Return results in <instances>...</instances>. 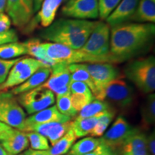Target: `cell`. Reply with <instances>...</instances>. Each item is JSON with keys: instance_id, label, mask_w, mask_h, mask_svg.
Returning <instances> with one entry per match:
<instances>
[{"instance_id": "obj_1", "label": "cell", "mask_w": 155, "mask_h": 155, "mask_svg": "<svg viewBox=\"0 0 155 155\" xmlns=\"http://www.w3.org/2000/svg\"><path fill=\"white\" fill-rule=\"evenodd\" d=\"M154 23L126 22L110 30V54L116 63L128 61L145 53L152 46Z\"/></svg>"}, {"instance_id": "obj_2", "label": "cell", "mask_w": 155, "mask_h": 155, "mask_svg": "<svg viewBox=\"0 0 155 155\" xmlns=\"http://www.w3.org/2000/svg\"><path fill=\"white\" fill-rule=\"evenodd\" d=\"M98 22L62 18L55 21L40 33L42 39L79 50L86 43Z\"/></svg>"}, {"instance_id": "obj_3", "label": "cell", "mask_w": 155, "mask_h": 155, "mask_svg": "<svg viewBox=\"0 0 155 155\" xmlns=\"http://www.w3.org/2000/svg\"><path fill=\"white\" fill-rule=\"evenodd\" d=\"M126 77L144 94L155 90V58L153 55L134 60L126 66Z\"/></svg>"}, {"instance_id": "obj_4", "label": "cell", "mask_w": 155, "mask_h": 155, "mask_svg": "<svg viewBox=\"0 0 155 155\" xmlns=\"http://www.w3.org/2000/svg\"><path fill=\"white\" fill-rule=\"evenodd\" d=\"M48 57L55 63H63L67 65L75 63H108L105 58L91 55L80 50H74L55 42H42Z\"/></svg>"}, {"instance_id": "obj_5", "label": "cell", "mask_w": 155, "mask_h": 155, "mask_svg": "<svg viewBox=\"0 0 155 155\" xmlns=\"http://www.w3.org/2000/svg\"><path fill=\"white\" fill-rule=\"evenodd\" d=\"M110 30L107 23L98 22L86 43L79 50L91 55L105 58L110 63H116L110 54Z\"/></svg>"}, {"instance_id": "obj_6", "label": "cell", "mask_w": 155, "mask_h": 155, "mask_svg": "<svg viewBox=\"0 0 155 155\" xmlns=\"http://www.w3.org/2000/svg\"><path fill=\"white\" fill-rule=\"evenodd\" d=\"M26 114L15 95L9 91L0 92V122L23 131Z\"/></svg>"}, {"instance_id": "obj_7", "label": "cell", "mask_w": 155, "mask_h": 155, "mask_svg": "<svg viewBox=\"0 0 155 155\" xmlns=\"http://www.w3.org/2000/svg\"><path fill=\"white\" fill-rule=\"evenodd\" d=\"M88 71L94 83L96 94L95 98L104 101V91L110 82L121 77L119 70L113 64L108 63H82Z\"/></svg>"}, {"instance_id": "obj_8", "label": "cell", "mask_w": 155, "mask_h": 155, "mask_svg": "<svg viewBox=\"0 0 155 155\" xmlns=\"http://www.w3.org/2000/svg\"><path fill=\"white\" fill-rule=\"evenodd\" d=\"M44 65L33 58H21L15 63L5 82L0 86V92L18 86L27 81L40 68Z\"/></svg>"}, {"instance_id": "obj_9", "label": "cell", "mask_w": 155, "mask_h": 155, "mask_svg": "<svg viewBox=\"0 0 155 155\" xmlns=\"http://www.w3.org/2000/svg\"><path fill=\"white\" fill-rule=\"evenodd\" d=\"M17 98L30 115L53 106L55 101L53 93L42 86L19 94Z\"/></svg>"}, {"instance_id": "obj_10", "label": "cell", "mask_w": 155, "mask_h": 155, "mask_svg": "<svg viewBox=\"0 0 155 155\" xmlns=\"http://www.w3.org/2000/svg\"><path fill=\"white\" fill-rule=\"evenodd\" d=\"M134 97L132 87L120 78L110 82L104 91V100L106 99L122 109L130 107L134 101Z\"/></svg>"}, {"instance_id": "obj_11", "label": "cell", "mask_w": 155, "mask_h": 155, "mask_svg": "<svg viewBox=\"0 0 155 155\" xmlns=\"http://www.w3.org/2000/svg\"><path fill=\"white\" fill-rule=\"evenodd\" d=\"M50 76L41 86L49 89L56 96L71 94V78L68 65L58 63L50 68Z\"/></svg>"}, {"instance_id": "obj_12", "label": "cell", "mask_w": 155, "mask_h": 155, "mask_svg": "<svg viewBox=\"0 0 155 155\" xmlns=\"http://www.w3.org/2000/svg\"><path fill=\"white\" fill-rule=\"evenodd\" d=\"M61 12L71 19H95L98 17V0H69L63 7Z\"/></svg>"}, {"instance_id": "obj_13", "label": "cell", "mask_w": 155, "mask_h": 155, "mask_svg": "<svg viewBox=\"0 0 155 155\" xmlns=\"http://www.w3.org/2000/svg\"><path fill=\"white\" fill-rule=\"evenodd\" d=\"M34 0H7L5 11L11 22L17 28H25L33 15Z\"/></svg>"}, {"instance_id": "obj_14", "label": "cell", "mask_w": 155, "mask_h": 155, "mask_svg": "<svg viewBox=\"0 0 155 155\" xmlns=\"http://www.w3.org/2000/svg\"><path fill=\"white\" fill-rule=\"evenodd\" d=\"M135 129L136 128L131 127L123 116H120L115 120L111 128L101 139L108 146L116 149L121 147Z\"/></svg>"}, {"instance_id": "obj_15", "label": "cell", "mask_w": 155, "mask_h": 155, "mask_svg": "<svg viewBox=\"0 0 155 155\" xmlns=\"http://www.w3.org/2000/svg\"><path fill=\"white\" fill-rule=\"evenodd\" d=\"M73 121L71 120L65 122H53V123L41 124L30 126L25 128L23 132L34 131L40 134L48 139L52 146L72 129Z\"/></svg>"}, {"instance_id": "obj_16", "label": "cell", "mask_w": 155, "mask_h": 155, "mask_svg": "<svg viewBox=\"0 0 155 155\" xmlns=\"http://www.w3.org/2000/svg\"><path fill=\"white\" fill-rule=\"evenodd\" d=\"M0 144L10 155H17L29 146V140L25 133L11 128L0 137Z\"/></svg>"}, {"instance_id": "obj_17", "label": "cell", "mask_w": 155, "mask_h": 155, "mask_svg": "<svg viewBox=\"0 0 155 155\" xmlns=\"http://www.w3.org/2000/svg\"><path fill=\"white\" fill-rule=\"evenodd\" d=\"M70 120H71V118L62 114L58 111L56 106H51L45 109L31 114L29 117L26 118L23 131L25 128L30 126L53 122H65Z\"/></svg>"}, {"instance_id": "obj_18", "label": "cell", "mask_w": 155, "mask_h": 155, "mask_svg": "<svg viewBox=\"0 0 155 155\" xmlns=\"http://www.w3.org/2000/svg\"><path fill=\"white\" fill-rule=\"evenodd\" d=\"M139 0H121L115 9L106 19L110 28L129 22L134 13Z\"/></svg>"}, {"instance_id": "obj_19", "label": "cell", "mask_w": 155, "mask_h": 155, "mask_svg": "<svg viewBox=\"0 0 155 155\" xmlns=\"http://www.w3.org/2000/svg\"><path fill=\"white\" fill-rule=\"evenodd\" d=\"M121 148L122 155H149L147 136L138 129H135Z\"/></svg>"}, {"instance_id": "obj_20", "label": "cell", "mask_w": 155, "mask_h": 155, "mask_svg": "<svg viewBox=\"0 0 155 155\" xmlns=\"http://www.w3.org/2000/svg\"><path fill=\"white\" fill-rule=\"evenodd\" d=\"M50 68L45 66L40 68L28 80L19 86L13 88L10 92L14 95H19L41 86L50 76Z\"/></svg>"}, {"instance_id": "obj_21", "label": "cell", "mask_w": 155, "mask_h": 155, "mask_svg": "<svg viewBox=\"0 0 155 155\" xmlns=\"http://www.w3.org/2000/svg\"><path fill=\"white\" fill-rule=\"evenodd\" d=\"M63 0H43L36 16L37 22H40L44 28L54 22L57 12Z\"/></svg>"}, {"instance_id": "obj_22", "label": "cell", "mask_w": 155, "mask_h": 155, "mask_svg": "<svg viewBox=\"0 0 155 155\" xmlns=\"http://www.w3.org/2000/svg\"><path fill=\"white\" fill-rule=\"evenodd\" d=\"M130 22L137 23L155 22V2L152 0H139Z\"/></svg>"}, {"instance_id": "obj_23", "label": "cell", "mask_w": 155, "mask_h": 155, "mask_svg": "<svg viewBox=\"0 0 155 155\" xmlns=\"http://www.w3.org/2000/svg\"><path fill=\"white\" fill-rule=\"evenodd\" d=\"M28 50V55L40 61L45 67L51 68L57 63L48 57L42 42L38 39H31L25 42Z\"/></svg>"}, {"instance_id": "obj_24", "label": "cell", "mask_w": 155, "mask_h": 155, "mask_svg": "<svg viewBox=\"0 0 155 155\" xmlns=\"http://www.w3.org/2000/svg\"><path fill=\"white\" fill-rule=\"evenodd\" d=\"M28 54L25 42H12L0 45V58L4 60H12Z\"/></svg>"}, {"instance_id": "obj_25", "label": "cell", "mask_w": 155, "mask_h": 155, "mask_svg": "<svg viewBox=\"0 0 155 155\" xmlns=\"http://www.w3.org/2000/svg\"><path fill=\"white\" fill-rule=\"evenodd\" d=\"M111 106L105 101L94 100L90 104H87L79 111L78 115L75 119H85V118L94 117L106 111L111 109Z\"/></svg>"}, {"instance_id": "obj_26", "label": "cell", "mask_w": 155, "mask_h": 155, "mask_svg": "<svg viewBox=\"0 0 155 155\" xmlns=\"http://www.w3.org/2000/svg\"><path fill=\"white\" fill-rule=\"evenodd\" d=\"M104 113L94 116V117L75 119L74 121H73L72 129L76 138H81L85 136L90 134L91 131L98 123L100 116Z\"/></svg>"}, {"instance_id": "obj_27", "label": "cell", "mask_w": 155, "mask_h": 155, "mask_svg": "<svg viewBox=\"0 0 155 155\" xmlns=\"http://www.w3.org/2000/svg\"><path fill=\"white\" fill-rule=\"evenodd\" d=\"M68 69L71 73V81H80L84 83L91 89L94 96L96 94L94 83L88 71L84 68L82 63H75L68 65Z\"/></svg>"}, {"instance_id": "obj_28", "label": "cell", "mask_w": 155, "mask_h": 155, "mask_svg": "<svg viewBox=\"0 0 155 155\" xmlns=\"http://www.w3.org/2000/svg\"><path fill=\"white\" fill-rule=\"evenodd\" d=\"M76 139L73 129H71L55 144L53 145L51 148L48 150V152L50 155L65 154L71 150Z\"/></svg>"}, {"instance_id": "obj_29", "label": "cell", "mask_w": 155, "mask_h": 155, "mask_svg": "<svg viewBox=\"0 0 155 155\" xmlns=\"http://www.w3.org/2000/svg\"><path fill=\"white\" fill-rule=\"evenodd\" d=\"M102 142L101 138L93 137L83 138L74 143L69 151L68 155H83L94 150Z\"/></svg>"}, {"instance_id": "obj_30", "label": "cell", "mask_w": 155, "mask_h": 155, "mask_svg": "<svg viewBox=\"0 0 155 155\" xmlns=\"http://www.w3.org/2000/svg\"><path fill=\"white\" fill-rule=\"evenodd\" d=\"M115 114L116 112L114 108L104 112L100 116L98 123L91 131L90 135L93 137H101L102 135H104V132L113 120Z\"/></svg>"}, {"instance_id": "obj_31", "label": "cell", "mask_w": 155, "mask_h": 155, "mask_svg": "<svg viewBox=\"0 0 155 155\" xmlns=\"http://www.w3.org/2000/svg\"><path fill=\"white\" fill-rule=\"evenodd\" d=\"M141 118L145 126L153 125L155 122V95L150 94L141 109Z\"/></svg>"}, {"instance_id": "obj_32", "label": "cell", "mask_w": 155, "mask_h": 155, "mask_svg": "<svg viewBox=\"0 0 155 155\" xmlns=\"http://www.w3.org/2000/svg\"><path fill=\"white\" fill-rule=\"evenodd\" d=\"M56 107L62 114L70 118L77 116L78 111L73 107L71 101V94L56 96Z\"/></svg>"}, {"instance_id": "obj_33", "label": "cell", "mask_w": 155, "mask_h": 155, "mask_svg": "<svg viewBox=\"0 0 155 155\" xmlns=\"http://www.w3.org/2000/svg\"><path fill=\"white\" fill-rule=\"evenodd\" d=\"M29 140L31 149L35 150H48L50 148L48 139L40 134L29 131L25 132Z\"/></svg>"}, {"instance_id": "obj_34", "label": "cell", "mask_w": 155, "mask_h": 155, "mask_svg": "<svg viewBox=\"0 0 155 155\" xmlns=\"http://www.w3.org/2000/svg\"><path fill=\"white\" fill-rule=\"evenodd\" d=\"M121 0H98V17L102 20L109 16Z\"/></svg>"}, {"instance_id": "obj_35", "label": "cell", "mask_w": 155, "mask_h": 155, "mask_svg": "<svg viewBox=\"0 0 155 155\" xmlns=\"http://www.w3.org/2000/svg\"><path fill=\"white\" fill-rule=\"evenodd\" d=\"M95 100L94 96H88L85 94L71 93V101L73 107L75 111L79 112L87 104Z\"/></svg>"}, {"instance_id": "obj_36", "label": "cell", "mask_w": 155, "mask_h": 155, "mask_svg": "<svg viewBox=\"0 0 155 155\" xmlns=\"http://www.w3.org/2000/svg\"><path fill=\"white\" fill-rule=\"evenodd\" d=\"M21 58H15L12 60H4L0 58V86L5 82L7 75L15 63L20 59Z\"/></svg>"}, {"instance_id": "obj_37", "label": "cell", "mask_w": 155, "mask_h": 155, "mask_svg": "<svg viewBox=\"0 0 155 155\" xmlns=\"http://www.w3.org/2000/svg\"><path fill=\"white\" fill-rule=\"evenodd\" d=\"M70 91L71 93H76V94H85L88 96H94L88 86L84 83L80 81H71L70 84Z\"/></svg>"}, {"instance_id": "obj_38", "label": "cell", "mask_w": 155, "mask_h": 155, "mask_svg": "<svg viewBox=\"0 0 155 155\" xmlns=\"http://www.w3.org/2000/svg\"><path fill=\"white\" fill-rule=\"evenodd\" d=\"M18 41V35L14 30H9L5 32H0V45L8 42Z\"/></svg>"}, {"instance_id": "obj_39", "label": "cell", "mask_w": 155, "mask_h": 155, "mask_svg": "<svg viewBox=\"0 0 155 155\" xmlns=\"http://www.w3.org/2000/svg\"><path fill=\"white\" fill-rule=\"evenodd\" d=\"M11 19L7 15L0 13V32H5L10 30Z\"/></svg>"}, {"instance_id": "obj_40", "label": "cell", "mask_w": 155, "mask_h": 155, "mask_svg": "<svg viewBox=\"0 0 155 155\" xmlns=\"http://www.w3.org/2000/svg\"><path fill=\"white\" fill-rule=\"evenodd\" d=\"M147 150L149 155H155V133L150 134L147 137Z\"/></svg>"}, {"instance_id": "obj_41", "label": "cell", "mask_w": 155, "mask_h": 155, "mask_svg": "<svg viewBox=\"0 0 155 155\" xmlns=\"http://www.w3.org/2000/svg\"><path fill=\"white\" fill-rule=\"evenodd\" d=\"M107 146L108 145L106 144L104 142V141L102 140V142L101 143V144L98 145V146L94 150H93L91 152L83 155H101L103 154V152L105 151Z\"/></svg>"}, {"instance_id": "obj_42", "label": "cell", "mask_w": 155, "mask_h": 155, "mask_svg": "<svg viewBox=\"0 0 155 155\" xmlns=\"http://www.w3.org/2000/svg\"><path fill=\"white\" fill-rule=\"evenodd\" d=\"M19 155H50L48 150H35L30 149Z\"/></svg>"}, {"instance_id": "obj_43", "label": "cell", "mask_w": 155, "mask_h": 155, "mask_svg": "<svg viewBox=\"0 0 155 155\" xmlns=\"http://www.w3.org/2000/svg\"><path fill=\"white\" fill-rule=\"evenodd\" d=\"M101 155H117V152H116V149L112 148V147L109 146H107L105 151L103 152Z\"/></svg>"}, {"instance_id": "obj_44", "label": "cell", "mask_w": 155, "mask_h": 155, "mask_svg": "<svg viewBox=\"0 0 155 155\" xmlns=\"http://www.w3.org/2000/svg\"><path fill=\"white\" fill-rule=\"evenodd\" d=\"M12 127H9V126L6 125L5 124L0 122V137H1L2 135H3L5 132H7V131L9 130Z\"/></svg>"}, {"instance_id": "obj_45", "label": "cell", "mask_w": 155, "mask_h": 155, "mask_svg": "<svg viewBox=\"0 0 155 155\" xmlns=\"http://www.w3.org/2000/svg\"><path fill=\"white\" fill-rule=\"evenodd\" d=\"M43 0H34L33 1V10L34 12H37L40 8Z\"/></svg>"}, {"instance_id": "obj_46", "label": "cell", "mask_w": 155, "mask_h": 155, "mask_svg": "<svg viewBox=\"0 0 155 155\" xmlns=\"http://www.w3.org/2000/svg\"><path fill=\"white\" fill-rule=\"evenodd\" d=\"M7 0H0V13H2L5 11Z\"/></svg>"}, {"instance_id": "obj_47", "label": "cell", "mask_w": 155, "mask_h": 155, "mask_svg": "<svg viewBox=\"0 0 155 155\" xmlns=\"http://www.w3.org/2000/svg\"><path fill=\"white\" fill-rule=\"evenodd\" d=\"M0 155H10V154H9L7 152H6L5 150L3 148L1 144H0Z\"/></svg>"}, {"instance_id": "obj_48", "label": "cell", "mask_w": 155, "mask_h": 155, "mask_svg": "<svg viewBox=\"0 0 155 155\" xmlns=\"http://www.w3.org/2000/svg\"><path fill=\"white\" fill-rule=\"evenodd\" d=\"M68 1H69V0H63L64 3H65V2H68Z\"/></svg>"}, {"instance_id": "obj_49", "label": "cell", "mask_w": 155, "mask_h": 155, "mask_svg": "<svg viewBox=\"0 0 155 155\" xmlns=\"http://www.w3.org/2000/svg\"><path fill=\"white\" fill-rule=\"evenodd\" d=\"M152 1H153V2H155V0H152Z\"/></svg>"}]
</instances>
